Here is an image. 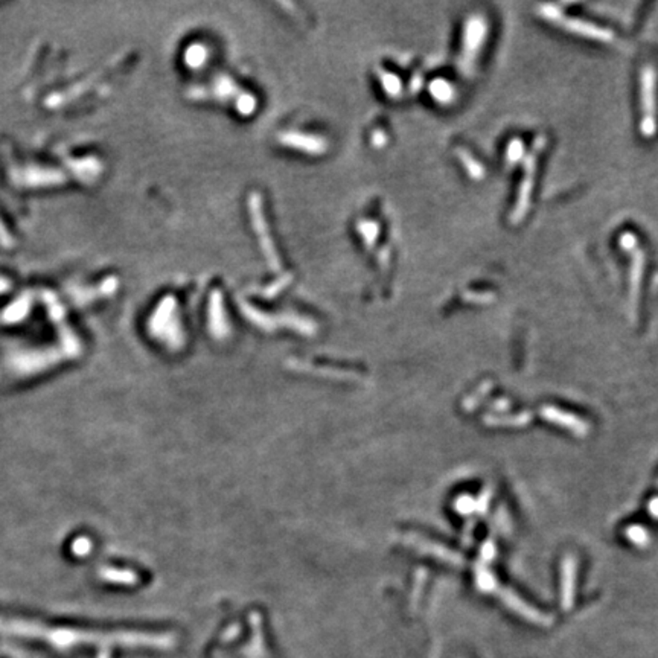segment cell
Returning a JSON list of instances; mask_svg holds the SVG:
<instances>
[{
  "label": "cell",
  "instance_id": "1",
  "mask_svg": "<svg viewBox=\"0 0 658 658\" xmlns=\"http://www.w3.org/2000/svg\"><path fill=\"white\" fill-rule=\"evenodd\" d=\"M489 32V24L486 19L480 14H472L466 19L463 24V37H462V49L459 60V69L465 77H471L474 70L477 69V61L480 54L485 47L486 38Z\"/></svg>",
  "mask_w": 658,
  "mask_h": 658
},
{
  "label": "cell",
  "instance_id": "2",
  "mask_svg": "<svg viewBox=\"0 0 658 658\" xmlns=\"http://www.w3.org/2000/svg\"><path fill=\"white\" fill-rule=\"evenodd\" d=\"M547 145V139L546 136H538L534 140V145H532V149L529 154L526 156L523 163V180L518 189V195H516L514 209L509 215V223L512 226H518L526 218V215L529 212L530 207V200H532V193H534V183H535V176H537V168H538V162H539V156L544 151V148Z\"/></svg>",
  "mask_w": 658,
  "mask_h": 658
},
{
  "label": "cell",
  "instance_id": "3",
  "mask_svg": "<svg viewBox=\"0 0 658 658\" xmlns=\"http://www.w3.org/2000/svg\"><path fill=\"white\" fill-rule=\"evenodd\" d=\"M538 14L547 22L558 24V27H561L565 31L571 32V34H576V36L591 38L596 41H602V43H611V41H614V32L611 29L597 27V24L587 22V20H582V19L567 17V15H565L560 8L555 5H539Z\"/></svg>",
  "mask_w": 658,
  "mask_h": 658
},
{
  "label": "cell",
  "instance_id": "4",
  "mask_svg": "<svg viewBox=\"0 0 658 658\" xmlns=\"http://www.w3.org/2000/svg\"><path fill=\"white\" fill-rule=\"evenodd\" d=\"M641 98V122L640 131L643 137L655 135V70L652 66H645L640 75Z\"/></svg>",
  "mask_w": 658,
  "mask_h": 658
},
{
  "label": "cell",
  "instance_id": "5",
  "mask_svg": "<svg viewBox=\"0 0 658 658\" xmlns=\"http://www.w3.org/2000/svg\"><path fill=\"white\" fill-rule=\"evenodd\" d=\"M645 273V252L641 248H637L632 252V262H631V304L637 308L638 296H640V285L641 279H643Z\"/></svg>",
  "mask_w": 658,
  "mask_h": 658
},
{
  "label": "cell",
  "instance_id": "6",
  "mask_svg": "<svg viewBox=\"0 0 658 658\" xmlns=\"http://www.w3.org/2000/svg\"><path fill=\"white\" fill-rule=\"evenodd\" d=\"M428 91L433 96V99H435V101L439 103L440 105L453 104L457 98L456 87L451 84V82L442 78L433 80L428 84Z\"/></svg>",
  "mask_w": 658,
  "mask_h": 658
},
{
  "label": "cell",
  "instance_id": "7",
  "mask_svg": "<svg viewBox=\"0 0 658 658\" xmlns=\"http://www.w3.org/2000/svg\"><path fill=\"white\" fill-rule=\"evenodd\" d=\"M377 75H378V80L381 82L382 90L386 91V95L389 98L398 99L403 95V82L401 80H399L398 75H395L394 72H389L386 69H381V68L377 70Z\"/></svg>",
  "mask_w": 658,
  "mask_h": 658
},
{
  "label": "cell",
  "instance_id": "8",
  "mask_svg": "<svg viewBox=\"0 0 658 658\" xmlns=\"http://www.w3.org/2000/svg\"><path fill=\"white\" fill-rule=\"evenodd\" d=\"M456 156L459 162L463 165V168L466 170V174L474 180H481L485 177V170H483V165L474 157L470 151H466L463 148H457L456 149Z\"/></svg>",
  "mask_w": 658,
  "mask_h": 658
},
{
  "label": "cell",
  "instance_id": "9",
  "mask_svg": "<svg viewBox=\"0 0 658 658\" xmlns=\"http://www.w3.org/2000/svg\"><path fill=\"white\" fill-rule=\"evenodd\" d=\"M357 230L363 238L366 248L372 250L375 246H377V241L380 238V230H381L380 223L373 220H363L357 224Z\"/></svg>",
  "mask_w": 658,
  "mask_h": 658
},
{
  "label": "cell",
  "instance_id": "10",
  "mask_svg": "<svg viewBox=\"0 0 658 658\" xmlns=\"http://www.w3.org/2000/svg\"><path fill=\"white\" fill-rule=\"evenodd\" d=\"M524 151H526V147H524V142L520 137L511 139L506 148L507 166H515L516 163H520L524 159Z\"/></svg>",
  "mask_w": 658,
  "mask_h": 658
},
{
  "label": "cell",
  "instance_id": "11",
  "mask_svg": "<svg viewBox=\"0 0 658 658\" xmlns=\"http://www.w3.org/2000/svg\"><path fill=\"white\" fill-rule=\"evenodd\" d=\"M619 246H620L622 250H625V252L632 253L634 250L638 248V239H637V237L634 235V233L625 232V233H622L620 238H619Z\"/></svg>",
  "mask_w": 658,
  "mask_h": 658
},
{
  "label": "cell",
  "instance_id": "12",
  "mask_svg": "<svg viewBox=\"0 0 658 658\" xmlns=\"http://www.w3.org/2000/svg\"><path fill=\"white\" fill-rule=\"evenodd\" d=\"M465 299L466 301H472V302H481V304H485V302H489V301H493L494 299V294L491 293V291H471V293L468 294H465Z\"/></svg>",
  "mask_w": 658,
  "mask_h": 658
},
{
  "label": "cell",
  "instance_id": "13",
  "mask_svg": "<svg viewBox=\"0 0 658 658\" xmlns=\"http://www.w3.org/2000/svg\"><path fill=\"white\" fill-rule=\"evenodd\" d=\"M391 250L390 247H382L378 252V262L381 265V270L387 271L390 267V261H391Z\"/></svg>",
  "mask_w": 658,
  "mask_h": 658
},
{
  "label": "cell",
  "instance_id": "14",
  "mask_svg": "<svg viewBox=\"0 0 658 658\" xmlns=\"http://www.w3.org/2000/svg\"><path fill=\"white\" fill-rule=\"evenodd\" d=\"M371 142L375 148H382L386 144H387V135L382 130H375L372 133V137H371Z\"/></svg>",
  "mask_w": 658,
  "mask_h": 658
},
{
  "label": "cell",
  "instance_id": "15",
  "mask_svg": "<svg viewBox=\"0 0 658 658\" xmlns=\"http://www.w3.org/2000/svg\"><path fill=\"white\" fill-rule=\"evenodd\" d=\"M422 87V77L418 73L416 75V77L412 78V82H410V94H418V91L421 90Z\"/></svg>",
  "mask_w": 658,
  "mask_h": 658
}]
</instances>
